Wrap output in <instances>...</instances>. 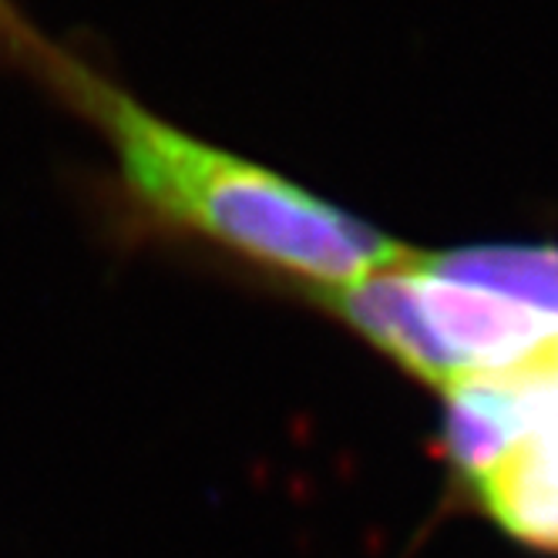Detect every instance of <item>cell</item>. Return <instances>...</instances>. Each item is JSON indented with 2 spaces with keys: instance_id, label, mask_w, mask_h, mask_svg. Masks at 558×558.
<instances>
[{
  "instance_id": "1",
  "label": "cell",
  "mask_w": 558,
  "mask_h": 558,
  "mask_svg": "<svg viewBox=\"0 0 558 558\" xmlns=\"http://www.w3.org/2000/svg\"><path fill=\"white\" fill-rule=\"evenodd\" d=\"M8 54L105 138L132 203L158 222L313 287H347L414 256L279 172L166 122L34 27Z\"/></svg>"
},
{
  "instance_id": "4",
  "label": "cell",
  "mask_w": 558,
  "mask_h": 558,
  "mask_svg": "<svg viewBox=\"0 0 558 558\" xmlns=\"http://www.w3.org/2000/svg\"><path fill=\"white\" fill-rule=\"evenodd\" d=\"M417 266L508 296L558 320V246H468L451 253H417Z\"/></svg>"
},
{
  "instance_id": "6",
  "label": "cell",
  "mask_w": 558,
  "mask_h": 558,
  "mask_svg": "<svg viewBox=\"0 0 558 558\" xmlns=\"http://www.w3.org/2000/svg\"><path fill=\"white\" fill-rule=\"evenodd\" d=\"M535 364L551 377V384H555V390H558V337H555L551 343H545V347L535 353Z\"/></svg>"
},
{
  "instance_id": "3",
  "label": "cell",
  "mask_w": 558,
  "mask_h": 558,
  "mask_svg": "<svg viewBox=\"0 0 558 558\" xmlns=\"http://www.w3.org/2000/svg\"><path fill=\"white\" fill-rule=\"evenodd\" d=\"M448 454L477 485L532 430V401L522 371L471 374L445 387Z\"/></svg>"
},
{
  "instance_id": "5",
  "label": "cell",
  "mask_w": 558,
  "mask_h": 558,
  "mask_svg": "<svg viewBox=\"0 0 558 558\" xmlns=\"http://www.w3.org/2000/svg\"><path fill=\"white\" fill-rule=\"evenodd\" d=\"M31 24L14 11L11 0H0V51H8Z\"/></svg>"
},
{
  "instance_id": "2",
  "label": "cell",
  "mask_w": 558,
  "mask_h": 558,
  "mask_svg": "<svg viewBox=\"0 0 558 558\" xmlns=\"http://www.w3.org/2000/svg\"><path fill=\"white\" fill-rule=\"evenodd\" d=\"M525 371L532 380V430L477 482V492L505 532L558 551V390L535 356L525 361Z\"/></svg>"
}]
</instances>
